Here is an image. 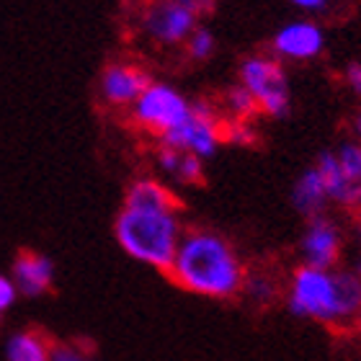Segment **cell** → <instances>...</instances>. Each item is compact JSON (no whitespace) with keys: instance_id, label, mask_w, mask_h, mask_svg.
<instances>
[{"instance_id":"cell-1","label":"cell","mask_w":361,"mask_h":361,"mask_svg":"<svg viewBox=\"0 0 361 361\" xmlns=\"http://www.w3.org/2000/svg\"><path fill=\"white\" fill-rule=\"evenodd\" d=\"M248 266L225 235L207 227H186L166 276L178 289L212 300H233L243 294Z\"/></svg>"},{"instance_id":"cell-2","label":"cell","mask_w":361,"mask_h":361,"mask_svg":"<svg viewBox=\"0 0 361 361\" xmlns=\"http://www.w3.org/2000/svg\"><path fill=\"white\" fill-rule=\"evenodd\" d=\"M286 305L294 315L317 320L331 331H361V276L302 264L286 281Z\"/></svg>"},{"instance_id":"cell-3","label":"cell","mask_w":361,"mask_h":361,"mask_svg":"<svg viewBox=\"0 0 361 361\" xmlns=\"http://www.w3.org/2000/svg\"><path fill=\"white\" fill-rule=\"evenodd\" d=\"M178 209H132L124 207L114 222V235L121 250L140 264L166 274L173 264L178 243L183 238Z\"/></svg>"},{"instance_id":"cell-4","label":"cell","mask_w":361,"mask_h":361,"mask_svg":"<svg viewBox=\"0 0 361 361\" xmlns=\"http://www.w3.org/2000/svg\"><path fill=\"white\" fill-rule=\"evenodd\" d=\"M315 171L323 180L328 207H338L341 212L361 217V145L346 140L336 150L323 152Z\"/></svg>"},{"instance_id":"cell-5","label":"cell","mask_w":361,"mask_h":361,"mask_svg":"<svg viewBox=\"0 0 361 361\" xmlns=\"http://www.w3.org/2000/svg\"><path fill=\"white\" fill-rule=\"evenodd\" d=\"M238 83L253 96L261 116L284 119L292 109V93H289V78H286L284 62H279L274 54L245 57L240 62V70H238Z\"/></svg>"},{"instance_id":"cell-6","label":"cell","mask_w":361,"mask_h":361,"mask_svg":"<svg viewBox=\"0 0 361 361\" xmlns=\"http://www.w3.org/2000/svg\"><path fill=\"white\" fill-rule=\"evenodd\" d=\"M188 111H191V101L180 90L168 83H160V80H150V85L142 90V96L137 98L127 111V119L137 132L160 142L168 132H173L180 121L186 119Z\"/></svg>"},{"instance_id":"cell-7","label":"cell","mask_w":361,"mask_h":361,"mask_svg":"<svg viewBox=\"0 0 361 361\" xmlns=\"http://www.w3.org/2000/svg\"><path fill=\"white\" fill-rule=\"evenodd\" d=\"M160 145L176 147L180 152H188L199 160L214 158L217 150L225 145V116L219 106L209 101H191V111L173 132H168Z\"/></svg>"},{"instance_id":"cell-8","label":"cell","mask_w":361,"mask_h":361,"mask_svg":"<svg viewBox=\"0 0 361 361\" xmlns=\"http://www.w3.org/2000/svg\"><path fill=\"white\" fill-rule=\"evenodd\" d=\"M137 34L152 49H180L199 26V18L188 13L176 0H147L140 3L135 16Z\"/></svg>"},{"instance_id":"cell-9","label":"cell","mask_w":361,"mask_h":361,"mask_svg":"<svg viewBox=\"0 0 361 361\" xmlns=\"http://www.w3.org/2000/svg\"><path fill=\"white\" fill-rule=\"evenodd\" d=\"M302 264L312 269H336L343 256V230L328 214L310 217L300 238Z\"/></svg>"},{"instance_id":"cell-10","label":"cell","mask_w":361,"mask_h":361,"mask_svg":"<svg viewBox=\"0 0 361 361\" xmlns=\"http://www.w3.org/2000/svg\"><path fill=\"white\" fill-rule=\"evenodd\" d=\"M150 73L137 62H111L101 73V101L109 109L129 111L132 104L142 96V90L150 85Z\"/></svg>"},{"instance_id":"cell-11","label":"cell","mask_w":361,"mask_h":361,"mask_svg":"<svg viewBox=\"0 0 361 361\" xmlns=\"http://www.w3.org/2000/svg\"><path fill=\"white\" fill-rule=\"evenodd\" d=\"M271 49L279 62H310L323 54L325 31L315 21H292L274 34Z\"/></svg>"},{"instance_id":"cell-12","label":"cell","mask_w":361,"mask_h":361,"mask_svg":"<svg viewBox=\"0 0 361 361\" xmlns=\"http://www.w3.org/2000/svg\"><path fill=\"white\" fill-rule=\"evenodd\" d=\"M54 266L52 261L37 250L23 248L13 261V279L16 289H21L26 297H39L52 289Z\"/></svg>"},{"instance_id":"cell-13","label":"cell","mask_w":361,"mask_h":361,"mask_svg":"<svg viewBox=\"0 0 361 361\" xmlns=\"http://www.w3.org/2000/svg\"><path fill=\"white\" fill-rule=\"evenodd\" d=\"M124 207L132 209H178L180 202L176 191L155 176H140L124 191Z\"/></svg>"},{"instance_id":"cell-14","label":"cell","mask_w":361,"mask_h":361,"mask_svg":"<svg viewBox=\"0 0 361 361\" xmlns=\"http://www.w3.org/2000/svg\"><path fill=\"white\" fill-rule=\"evenodd\" d=\"M292 204L305 219L325 214V209H328V196H325L323 180L317 176L315 166L307 168V171L297 178V183H294V188H292Z\"/></svg>"},{"instance_id":"cell-15","label":"cell","mask_w":361,"mask_h":361,"mask_svg":"<svg viewBox=\"0 0 361 361\" xmlns=\"http://www.w3.org/2000/svg\"><path fill=\"white\" fill-rule=\"evenodd\" d=\"M52 336L39 328L16 333L8 343V361H52Z\"/></svg>"},{"instance_id":"cell-16","label":"cell","mask_w":361,"mask_h":361,"mask_svg":"<svg viewBox=\"0 0 361 361\" xmlns=\"http://www.w3.org/2000/svg\"><path fill=\"white\" fill-rule=\"evenodd\" d=\"M284 292V281L271 274L266 269H248L245 274V284H243V294L248 297L250 302H256L258 307H269L281 297Z\"/></svg>"},{"instance_id":"cell-17","label":"cell","mask_w":361,"mask_h":361,"mask_svg":"<svg viewBox=\"0 0 361 361\" xmlns=\"http://www.w3.org/2000/svg\"><path fill=\"white\" fill-rule=\"evenodd\" d=\"M219 111H222L225 119H235V121H253L256 116H261L253 96H250L240 83L230 85V88L225 90L222 104H219Z\"/></svg>"},{"instance_id":"cell-18","label":"cell","mask_w":361,"mask_h":361,"mask_svg":"<svg viewBox=\"0 0 361 361\" xmlns=\"http://www.w3.org/2000/svg\"><path fill=\"white\" fill-rule=\"evenodd\" d=\"M214 47H217V42H214V34H212L207 26H196V29L191 31V37L186 39L183 49H186V54L194 62H204V60H209L212 54H214Z\"/></svg>"},{"instance_id":"cell-19","label":"cell","mask_w":361,"mask_h":361,"mask_svg":"<svg viewBox=\"0 0 361 361\" xmlns=\"http://www.w3.org/2000/svg\"><path fill=\"white\" fill-rule=\"evenodd\" d=\"M225 142L227 145H256L258 142V132L253 127V121H235L225 119Z\"/></svg>"},{"instance_id":"cell-20","label":"cell","mask_w":361,"mask_h":361,"mask_svg":"<svg viewBox=\"0 0 361 361\" xmlns=\"http://www.w3.org/2000/svg\"><path fill=\"white\" fill-rule=\"evenodd\" d=\"M204 176H207L204 173V160L183 152V158H180V168H178V173H176V180L183 183V186H202Z\"/></svg>"},{"instance_id":"cell-21","label":"cell","mask_w":361,"mask_h":361,"mask_svg":"<svg viewBox=\"0 0 361 361\" xmlns=\"http://www.w3.org/2000/svg\"><path fill=\"white\" fill-rule=\"evenodd\" d=\"M180 158H183V152L180 150L158 142V150H155V166H158L168 178L176 180V173H178V168H180Z\"/></svg>"},{"instance_id":"cell-22","label":"cell","mask_w":361,"mask_h":361,"mask_svg":"<svg viewBox=\"0 0 361 361\" xmlns=\"http://www.w3.org/2000/svg\"><path fill=\"white\" fill-rule=\"evenodd\" d=\"M52 361H93V359H88L85 354H80L78 348L62 346V343H57V341H54V346H52Z\"/></svg>"},{"instance_id":"cell-23","label":"cell","mask_w":361,"mask_h":361,"mask_svg":"<svg viewBox=\"0 0 361 361\" xmlns=\"http://www.w3.org/2000/svg\"><path fill=\"white\" fill-rule=\"evenodd\" d=\"M176 3L186 8L188 13H194L196 18H204L207 13H212V8H214L217 0H176Z\"/></svg>"},{"instance_id":"cell-24","label":"cell","mask_w":361,"mask_h":361,"mask_svg":"<svg viewBox=\"0 0 361 361\" xmlns=\"http://www.w3.org/2000/svg\"><path fill=\"white\" fill-rule=\"evenodd\" d=\"M294 8H300L302 13H323L331 8L333 0H289Z\"/></svg>"},{"instance_id":"cell-25","label":"cell","mask_w":361,"mask_h":361,"mask_svg":"<svg viewBox=\"0 0 361 361\" xmlns=\"http://www.w3.org/2000/svg\"><path fill=\"white\" fill-rule=\"evenodd\" d=\"M343 80H346L348 88L361 98V62H351V65H348L346 73H343Z\"/></svg>"},{"instance_id":"cell-26","label":"cell","mask_w":361,"mask_h":361,"mask_svg":"<svg viewBox=\"0 0 361 361\" xmlns=\"http://www.w3.org/2000/svg\"><path fill=\"white\" fill-rule=\"evenodd\" d=\"M16 300V284L13 281H8L6 276H0V312L6 307H11Z\"/></svg>"},{"instance_id":"cell-27","label":"cell","mask_w":361,"mask_h":361,"mask_svg":"<svg viewBox=\"0 0 361 361\" xmlns=\"http://www.w3.org/2000/svg\"><path fill=\"white\" fill-rule=\"evenodd\" d=\"M354 245H356V274L361 276V217H356V227H354Z\"/></svg>"},{"instance_id":"cell-28","label":"cell","mask_w":361,"mask_h":361,"mask_svg":"<svg viewBox=\"0 0 361 361\" xmlns=\"http://www.w3.org/2000/svg\"><path fill=\"white\" fill-rule=\"evenodd\" d=\"M354 140L361 145V109H359V114H356V119H354Z\"/></svg>"},{"instance_id":"cell-29","label":"cell","mask_w":361,"mask_h":361,"mask_svg":"<svg viewBox=\"0 0 361 361\" xmlns=\"http://www.w3.org/2000/svg\"><path fill=\"white\" fill-rule=\"evenodd\" d=\"M137 3H147V0H137Z\"/></svg>"}]
</instances>
